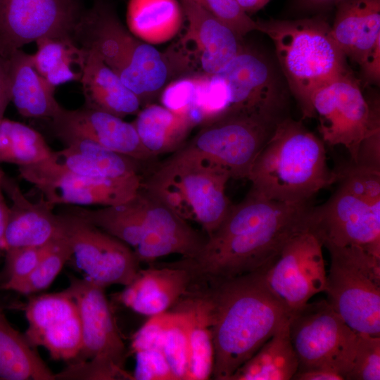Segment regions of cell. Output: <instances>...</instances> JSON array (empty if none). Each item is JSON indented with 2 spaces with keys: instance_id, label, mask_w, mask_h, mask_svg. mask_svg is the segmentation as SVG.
I'll list each match as a JSON object with an SVG mask.
<instances>
[{
  "instance_id": "obj_1",
  "label": "cell",
  "mask_w": 380,
  "mask_h": 380,
  "mask_svg": "<svg viewBox=\"0 0 380 380\" xmlns=\"http://www.w3.org/2000/svg\"><path fill=\"white\" fill-rule=\"evenodd\" d=\"M309 203H287L251 190L228 214L193 258L172 262L191 283L207 284L251 273L270 264L288 241L308 229Z\"/></svg>"
},
{
  "instance_id": "obj_2",
  "label": "cell",
  "mask_w": 380,
  "mask_h": 380,
  "mask_svg": "<svg viewBox=\"0 0 380 380\" xmlns=\"http://www.w3.org/2000/svg\"><path fill=\"white\" fill-rule=\"evenodd\" d=\"M196 285L208 308L215 353L212 377L229 380L289 323L292 313L267 285L262 267Z\"/></svg>"
},
{
  "instance_id": "obj_3",
  "label": "cell",
  "mask_w": 380,
  "mask_h": 380,
  "mask_svg": "<svg viewBox=\"0 0 380 380\" xmlns=\"http://www.w3.org/2000/svg\"><path fill=\"white\" fill-rule=\"evenodd\" d=\"M324 145L301 122L284 118L251 167L250 190L277 201L309 203L338 179L328 166Z\"/></svg>"
},
{
  "instance_id": "obj_4",
  "label": "cell",
  "mask_w": 380,
  "mask_h": 380,
  "mask_svg": "<svg viewBox=\"0 0 380 380\" xmlns=\"http://www.w3.org/2000/svg\"><path fill=\"white\" fill-rule=\"evenodd\" d=\"M259 32L272 41L289 88L309 118L310 98L317 89L349 72L346 57L320 15L296 20H258Z\"/></svg>"
},
{
  "instance_id": "obj_5",
  "label": "cell",
  "mask_w": 380,
  "mask_h": 380,
  "mask_svg": "<svg viewBox=\"0 0 380 380\" xmlns=\"http://www.w3.org/2000/svg\"><path fill=\"white\" fill-rule=\"evenodd\" d=\"M75 37L82 47L99 55L141 104L167 80L169 68L164 56L151 44L127 31L105 0H96L85 11Z\"/></svg>"
},
{
  "instance_id": "obj_6",
  "label": "cell",
  "mask_w": 380,
  "mask_h": 380,
  "mask_svg": "<svg viewBox=\"0 0 380 380\" xmlns=\"http://www.w3.org/2000/svg\"><path fill=\"white\" fill-rule=\"evenodd\" d=\"M230 175L196 157L175 151L142 187L186 220L198 222L211 235L232 206L226 195Z\"/></svg>"
},
{
  "instance_id": "obj_7",
  "label": "cell",
  "mask_w": 380,
  "mask_h": 380,
  "mask_svg": "<svg viewBox=\"0 0 380 380\" xmlns=\"http://www.w3.org/2000/svg\"><path fill=\"white\" fill-rule=\"evenodd\" d=\"M65 291L75 300L82 345L77 357L56 379H134L124 369L126 348L102 286L69 275Z\"/></svg>"
},
{
  "instance_id": "obj_8",
  "label": "cell",
  "mask_w": 380,
  "mask_h": 380,
  "mask_svg": "<svg viewBox=\"0 0 380 380\" xmlns=\"http://www.w3.org/2000/svg\"><path fill=\"white\" fill-rule=\"evenodd\" d=\"M337 182L325 203L310 208L308 229L324 247H357L380 258V186L357 177Z\"/></svg>"
},
{
  "instance_id": "obj_9",
  "label": "cell",
  "mask_w": 380,
  "mask_h": 380,
  "mask_svg": "<svg viewBox=\"0 0 380 380\" xmlns=\"http://www.w3.org/2000/svg\"><path fill=\"white\" fill-rule=\"evenodd\" d=\"M284 118L258 112L227 113L202 124L177 151L206 161L231 178L247 179L256 158Z\"/></svg>"
},
{
  "instance_id": "obj_10",
  "label": "cell",
  "mask_w": 380,
  "mask_h": 380,
  "mask_svg": "<svg viewBox=\"0 0 380 380\" xmlns=\"http://www.w3.org/2000/svg\"><path fill=\"white\" fill-rule=\"evenodd\" d=\"M325 247L327 300L355 332L380 336V258L357 247Z\"/></svg>"
},
{
  "instance_id": "obj_11",
  "label": "cell",
  "mask_w": 380,
  "mask_h": 380,
  "mask_svg": "<svg viewBox=\"0 0 380 380\" xmlns=\"http://www.w3.org/2000/svg\"><path fill=\"white\" fill-rule=\"evenodd\" d=\"M311 118L317 119L324 144L343 146L355 163L363 139L380 129L379 100L367 99L349 71L314 91L310 103Z\"/></svg>"
},
{
  "instance_id": "obj_12",
  "label": "cell",
  "mask_w": 380,
  "mask_h": 380,
  "mask_svg": "<svg viewBox=\"0 0 380 380\" xmlns=\"http://www.w3.org/2000/svg\"><path fill=\"white\" fill-rule=\"evenodd\" d=\"M289 332L298 361V371L326 369L346 380L352 367L357 333L327 300L307 303L292 312Z\"/></svg>"
},
{
  "instance_id": "obj_13",
  "label": "cell",
  "mask_w": 380,
  "mask_h": 380,
  "mask_svg": "<svg viewBox=\"0 0 380 380\" xmlns=\"http://www.w3.org/2000/svg\"><path fill=\"white\" fill-rule=\"evenodd\" d=\"M77 265L87 278L106 288L130 284L140 270L129 246L90 223L72 208L58 213Z\"/></svg>"
},
{
  "instance_id": "obj_14",
  "label": "cell",
  "mask_w": 380,
  "mask_h": 380,
  "mask_svg": "<svg viewBox=\"0 0 380 380\" xmlns=\"http://www.w3.org/2000/svg\"><path fill=\"white\" fill-rule=\"evenodd\" d=\"M84 13L80 0H0V55L44 37H72Z\"/></svg>"
},
{
  "instance_id": "obj_15",
  "label": "cell",
  "mask_w": 380,
  "mask_h": 380,
  "mask_svg": "<svg viewBox=\"0 0 380 380\" xmlns=\"http://www.w3.org/2000/svg\"><path fill=\"white\" fill-rule=\"evenodd\" d=\"M322 247L306 229L291 237L274 260L262 267L267 285L291 313L326 289Z\"/></svg>"
},
{
  "instance_id": "obj_16",
  "label": "cell",
  "mask_w": 380,
  "mask_h": 380,
  "mask_svg": "<svg viewBox=\"0 0 380 380\" xmlns=\"http://www.w3.org/2000/svg\"><path fill=\"white\" fill-rule=\"evenodd\" d=\"M228 95L229 112H258L286 117V89L270 61L243 44L220 72Z\"/></svg>"
},
{
  "instance_id": "obj_17",
  "label": "cell",
  "mask_w": 380,
  "mask_h": 380,
  "mask_svg": "<svg viewBox=\"0 0 380 380\" xmlns=\"http://www.w3.org/2000/svg\"><path fill=\"white\" fill-rule=\"evenodd\" d=\"M63 149L53 151L46 159L32 165L19 167L25 180L32 176L70 174L111 179L141 175V162L82 138L62 141Z\"/></svg>"
},
{
  "instance_id": "obj_18",
  "label": "cell",
  "mask_w": 380,
  "mask_h": 380,
  "mask_svg": "<svg viewBox=\"0 0 380 380\" xmlns=\"http://www.w3.org/2000/svg\"><path fill=\"white\" fill-rule=\"evenodd\" d=\"M50 121L61 141L87 139L141 163L155 158L142 145L133 124L113 114L85 106L76 110L62 108Z\"/></svg>"
},
{
  "instance_id": "obj_19",
  "label": "cell",
  "mask_w": 380,
  "mask_h": 380,
  "mask_svg": "<svg viewBox=\"0 0 380 380\" xmlns=\"http://www.w3.org/2000/svg\"><path fill=\"white\" fill-rule=\"evenodd\" d=\"M144 191V232L140 241L133 248L138 260L151 264L160 257L172 254H179L184 258L196 257L207 237L203 236L171 208Z\"/></svg>"
},
{
  "instance_id": "obj_20",
  "label": "cell",
  "mask_w": 380,
  "mask_h": 380,
  "mask_svg": "<svg viewBox=\"0 0 380 380\" xmlns=\"http://www.w3.org/2000/svg\"><path fill=\"white\" fill-rule=\"evenodd\" d=\"M40 191L53 205L107 206L122 203L141 189L142 176L111 179L70 174L32 176L25 179Z\"/></svg>"
},
{
  "instance_id": "obj_21",
  "label": "cell",
  "mask_w": 380,
  "mask_h": 380,
  "mask_svg": "<svg viewBox=\"0 0 380 380\" xmlns=\"http://www.w3.org/2000/svg\"><path fill=\"white\" fill-rule=\"evenodd\" d=\"M2 190L11 200L8 220L1 250L44 246L63 235L58 213L43 197L32 202L23 193L18 182L4 175Z\"/></svg>"
},
{
  "instance_id": "obj_22",
  "label": "cell",
  "mask_w": 380,
  "mask_h": 380,
  "mask_svg": "<svg viewBox=\"0 0 380 380\" xmlns=\"http://www.w3.org/2000/svg\"><path fill=\"white\" fill-rule=\"evenodd\" d=\"M191 277L172 262L151 265L137 272L118 299L137 313L148 317L167 312L188 291Z\"/></svg>"
},
{
  "instance_id": "obj_23",
  "label": "cell",
  "mask_w": 380,
  "mask_h": 380,
  "mask_svg": "<svg viewBox=\"0 0 380 380\" xmlns=\"http://www.w3.org/2000/svg\"><path fill=\"white\" fill-rule=\"evenodd\" d=\"M179 1L188 23L186 37L196 44L202 71L206 76L220 72L241 49L242 39L194 1Z\"/></svg>"
},
{
  "instance_id": "obj_24",
  "label": "cell",
  "mask_w": 380,
  "mask_h": 380,
  "mask_svg": "<svg viewBox=\"0 0 380 380\" xmlns=\"http://www.w3.org/2000/svg\"><path fill=\"white\" fill-rule=\"evenodd\" d=\"M335 7L332 37L346 57L360 64L380 41V0H343Z\"/></svg>"
},
{
  "instance_id": "obj_25",
  "label": "cell",
  "mask_w": 380,
  "mask_h": 380,
  "mask_svg": "<svg viewBox=\"0 0 380 380\" xmlns=\"http://www.w3.org/2000/svg\"><path fill=\"white\" fill-rule=\"evenodd\" d=\"M87 51L80 82L87 108L120 118L137 114L141 106L138 96L93 49Z\"/></svg>"
},
{
  "instance_id": "obj_26",
  "label": "cell",
  "mask_w": 380,
  "mask_h": 380,
  "mask_svg": "<svg viewBox=\"0 0 380 380\" xmlns=\"http://www.w3.org/2000/svg\"><path fill=\"white\" fill-rule=\"evenodd\" d=\"M7 62L11 101L18 113L29 118L55 117L62 108L54 96L56 87L37 72L30 54L18 49L7 58Z\"/></svg>"
},
{
  "instance_id": "obj_27",
  "label": "cell",
  "mask_w": 380,
  "mask_h": 380,
  "mask_svg": "<svg viewBox=\"0 0 380 380\" xmlns=\"http://www.w3.org/2000/svg\"><path fill=\"white\" fill-rule=\"evenodd\" d=\"M184 316L189 346L188 370L185 380H206L212 377L214 346L206 301L200 289L191 285L174 305Z\"/></svg>"
},
{
  "instance_id": "obj_28",
  "label": "cell",
  "mask_w": 380,
  "mask_h": 380,
  "mask_svg": "<svg viewBox=\"0 0 380 380\" xmlns=\"http://www.w3.org/2000/svg\"><path fill=\"white\" fill-rule=\"evenodd\" d=\"M132 123L144 147L154 157L175 152L196 125L189 115L158 104L146 106Z\"/></svg>"
},
{
  "instance_id": "obj_29",
  "label": "cell",
  "mask_w": 380,
  "mask_h": 380,
  "mask_svg": "<svg viewBox=\"0 0 380 380\" xmlns=\"http://www.w3.org/2000/svg\"><path fill=\"white\" fill-rule=\"evenodd\" d=\"M184 13L179 0H128L129 32L149 44L170 41L181 30Z\"/></svg>"
},
{
  "instance_id": "obj_30",
  "label": "cell",
  "mask_w": 380,
  "mask_h": 380,
  "mask_svg": "<svg viewBox=\"0 0 380 380\" xmlns=\"http://www.w3.org/2000/svg\"><path fill=\"white\" fill-rule=\"evenodd\" d=\"M298 369L289 323L281 327L229 380H290Z\"/></svg>"
},
{
  "instance_id": "obj_31",
  "label": "cell",
  "mask_w": 380,
  "mask_h": 380,
  "mask_svg": "<svg viewBox=\"0 0 380 380\" xmlns=\"http://www.w3.org/2000/svg\"><path fill=\"white\" fill-rule=\"evenodd\" d=\"M0 379L53 380L55 374L0 308Z\"/></svg>"
},
{
  "instance_id": "obj_32",
  "label": "cell",
  "mask_w": 380,
  "mask_h": 380,
  "mask_svg": "<svg viewBox=\"0 0 380 380\" xmlns=\"http://www.w3.org/2000/svg\"><path fill=\"white\" fill-rule=\"evenodd\" d=\"M37 51L31 60L37 72L49 84L58 85L80 80L87 51L72 37H44L36 42Z\"/></svg>"
},
{
  "instance_id": "obj_33",
  "label": "cell",
  "mask_w": 380,
  "mask_h": 380,
  "mask_svg": "<svg viewBox=\"0 0 380 380\" xmlns=\"http://www.w3.org/2000/svg\"><path fill=\"white\" fill-rule=\"evenodd\" d=\"M145 201L146 193L141 187L134 196L120 204L94 210L80 206L72 208L90 223L134 248L143 235Z\"/></svg>"
},
{
  "instance_id": "obj_34",
  "label": "cell",
  "mask_w": 380,
  "mask_h": 380,
  "mask_svg": "<svg viewBox=\"0 0 380 380\" xmlns=\"http://www.w3.org/2000/svg\"><path fill=\"white\" fill-rule=\"evenodd\" d=\"M53 151L42 135L21 122L0 119V163L25 167L38 163Z\"/></svg>"
},
{
  "instance_id": "obj_35",
  "label": "cell",
  "mask_w": 380,
  "mask_h": 380,
  "mask_svg": "<svg viewBox=\"0 0 380 380\" xmlns=\"http://www.w3.org/2000/svg\"><path fill=\"white\" fill-rule=\"evenodd\" d=\"M25 311L29 326L24 336L30 343L44 329L76 313L77 308L64 290L31 298Z\"/></svg>"
},
{
  "instance_id": "obj_36",
  "label": "cell",
  "mask_w": 380,
  "mask_h": 380,
  "mask_svg": "<svg viewBox=\"0 0 380 380\" xmlns=\"http://www.w3.org/2000/svg\"><path fill=\"white\" fill-rule=\"evenodd\" d=\"M71 257V248L63 234L48 244L39 262L30 274L6 290L30 295L46 289Z\"/></svg>"
},
{
  "instance_id": "obj_37",
  "label": "cell",
  "mask_w": 380,
  "mask_h": 380,
  "mask_svg": "<svg viewBox=\"0 0 380 380\" xmlns=\"http://www.w3.org/2000/svg\"><path fill=\"white\" fill-rule=\"evenodd\" d=\"M30 344L44 347L52 359L73 361L82 348V331L78 311L39 334Z\"/></svg>"
},
{
  "instance_id": "obj_38",
  "label": "cell",
  "mask_w": 380,
  "mask_h": 380,
  "mask_svg": "<svg viewBox=\"0 0 380 380\" xmlns=\"http://www.w3.org/2000/svg\"><path fill=\"white\" fill-rule=\"evenodd\" d=\"M162 351L175 380H185L189 362L186 328L183 315L175 309L167 312Z\"/></svg>"
},
{
  "instance_id": "obj_39",
  "label": "cell",
  "mask_w": 380,
  "mask_h": 380,
  "mask_svg": "<svg viewBox=\"0 0 380 380\" xmlns=\"http://www.w3.org/2000/svg\"><path fill=\"white\" fill-rule=\"evenodd\" d=\"M380 379V336L357 333L352 367L346 380Z\"/></svg>"
},
{
  "instance_id": "obj_40",
  "label": "cell",
  "mask_w": 380,
  "mask_h": 380,
  "mask_svg": "<svg viewBox=\"0 0 380 380\" xmlns=\"http://www.w3.org/2000/svg\"><path fill=\"white\" fill-rule=\"evenodd\" d=\"M243 39L252 31H259L257 20L246 13L235 0H193Z\"/></svg>"
},
{
  "instance_id": "obj_41",
  "label": "cell",
  "mask_w": 380,
  "mask_h": 380,
  "mask_svg": "<svg viewBox=\"0 0 380 380\" xmlns=\"http://www.w3.org/2000/svg\"><path fill=\"white\" fill-rule=\"evenodd\" d=\"M48 244L44 246H27L6 250V281L1 288L9 286L25 278L35 268Z\"/></svg>"
},
{
  "instance_id": "obj_42",
  "label": "cell",
  "mask_w": 380,
  "mask_h": 380,
  "mask_svg": "<svg viewBox=\"0 0 380 380\" xmlns=\"http://www.w3.org/2000/svg\"><path fill=\"white\" fill-rule=\"evenodd\" d=\"M199 81L200 77H198L183 79L171 83L162 95L163 106L172 111L190 116L194 109Z\"/></svg>"
},
{
  "instance_id": "obj_43",
  "label": "cell",
  "mask_w": 380,
  "mask_h": 380,
  "mask_svg": "<svg viewBox=\"0 0 380 380\" xmlns=\"http://www.w3.org/2000/svg\"><path fill=\"white\" fill-rule=\"evenodd\" d=\"M136 355V367L133 375L137 380H175L160 350H140Z\"/></svg>"
},
{
  "instance_id": "obj_44",
  "label": "cell",
  "mask_w": 380,
  "mask_h": 380,
  "mask_svg": "<svg viewBox=\"0 0 380 380\" xmlns=\"http://www.w3.org/2000/svg\"><path fill=\"white\" fill-rule=\"evenodd\" d=\"M167 312L149 317L134 334L131 343L134 353L149 350L162 351Z\"/></svg>"
},
{
  "instance_id": "obj_45",
  "label": "cell",
  "mask_w": 380,
  "mask_h": 380,
  "mask_svg": "<svg viewBox=\"0 0 380 380\" xmlns=\"http://www.w3.org/2000/svg\"><path fill=\"white\" fill-rule=\"evenodd\" d=\"M365 84H379L380 82V41L359 64Z\"/></svg>"
},
{
  "instance_id": "obj_46",
  "label": "cell",
  "mask_w": 380,
  "mask_h": 380,
  "mask_svg": "<svg viewBox=\"0 0 380 380\" xmlns=\"http://www.w3.org/2000/svg\"><path fill=\"white\" fill-rule=\"evenodd\" d=\"M10 101L11 90L7 58L0 55V119L4 118Z\"/></svg>"
},
{
  "instance_id": "obj_47",
  "label": "cell",
  "mask_w": 380,
  "mask_h": 380,
  "mask_svg": "<svg viewBox=\"0 0 380 380\" xmlns=\"http://www.w3.org/2000/svg\"><path fill=\"white\" fill-rule=\"evenodd\" d=\"M343 0H293L294 7L303 12H319L328 10Z\"/></svg>"
},
{
  "instance_id": "obj_48",
  "label": "cell",
  "mask_w": 380,
  "mask_h": 380,
  "mask_svg": "<svg viewBox=\"0 0 380 380\" xmlns=\"http://www.w3.org/2000/svg\"><path fill=\"white\" fill-rule=\"evenodd\" d=\"M293 380H344L338 374L326 369H313L297 371L293 376Z\"/></svg>"
},
{
  "instance_id": "obj_49",
  "label": "cell",
  "mask_w": 380,
  "mask_h": 380,
  "mask_svg": "<svg viewBox=\"0 0 380 380\" xmlns=\"http://www.w3.org/2000/svg\"><path fill=\"white\" fill-rule=\"evenodd\" d=\"M241 8L248 15L264 8L270 0H235Z\"/></svg>"
},
{
  "instance_id": "obj_50",
  "label": "cell",
  "mask_w": 380,
  "mask_h": 380,
  "mask_svg": "<svg viewBox=\"0 0 380 380\" xmlns=\"http://www.w3.org/2000/svg\"><path fill=\"white\" fill-rule=\"evenodd\" d=\"M2 191L1 186H0V249L9 213V206L6 202Z\"/></svg>"
},
{
  "instance_id": "obj_51",
  "label": "cell",
  "mask_w": 380,
  "mask_h": 380,
  "mask_svg": "<svg viewBox=\"0 0 380 380\" xmlns=\"http://www.w3.org/2000/svg\"><path fill=\"white\" fill-rule=\"evenodd\" d=\"M4 173L3 172V171L0 169V186H1V182H2V179H3V177L4 176Z\"/></svg>"
}]
</instances>
